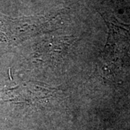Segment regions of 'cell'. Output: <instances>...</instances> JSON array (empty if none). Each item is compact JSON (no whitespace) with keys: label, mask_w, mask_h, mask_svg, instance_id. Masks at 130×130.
<instances>
[{"label":"cell","mask_w":130,"mask_h":130,"mask_svg":"<svg viewBox=\"0 0 130 130\" xmlns=\"http://www.w3.org/2000/svg\"><path fill=\"white\" fill-rule=\"evenodd\" d=\"M109 29V36L104 51L106 58L104 59L106 64L111 67L117 66L129 51V40L126 36H120L122 31L116 29L113 24L111 23Z\"/></svg>","instance_id":"obj_1"}]
</instances>
